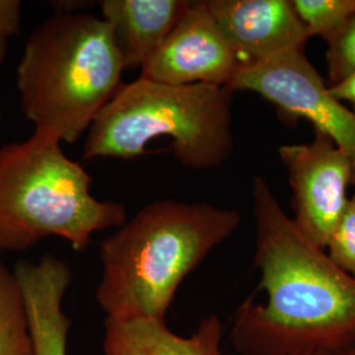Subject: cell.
<instances>
[{"mask_svg": "<svg viewBox=\"0 0 355 355\" xmlns=\"http://www.w3.org/2000/svg\"><path fill=\"white\" fill-rule=\"evenodd\" d=\"M223 322L204 318L190 336H179L166 324L132 320H104V355H224Z\"/></svg>", "mask_w": 355, "mask_h": 355, "instance_id": "obj_12", "label": "cell"}, {"mask_svg": "<svg viewBox=\"0 0 355 355\" xmlns=\"http://www.w3.org/2000/svg\"><path fill=\"white\" fill-rule=\"evenodd\" d=\"M252 199L254 266L266 300L252 296L237 308L230 330L237 355L354 349V278L305 239L261 175L254 177Z\"/></svg>", "mask_w": 355, "mask_h": 355, "instance_id": "obj_1", "label": "cell"}, {"mask_svg": "<svg viewBox=\"0 0 355 355\" xmlns=\"http://www.w3.org/2000/svg\"><path fill=\"white\" fill-rule=\"evenodd\" d=\"M7 49H8V38L0 36V67H1V64H3L4 60H6Z\"/></svg>", "mask_w": 355, "mask_h": 355, "instance_id": "obj_19", "label": "cell"}, {"mask_svg": "<svg viewBox=\"0 0 355 355\" xmlns=\"http://www.w3.org/2000/svg\"><path fill=\"white\" fill-rule=\"evenodd\" d=\"M327 46V83L331 87L355 73V13Z\"/></svg>", "mask_w": 355, "mask_h": 355, "instance_id": "obj_15", "label": "cell"}, {"mask_svg": "<svg viewBox=\"0 0 355 355\" xmlns=\"http://www.w3.org/2000/svg\"><path fill=\"white\" fill-rule=\"evenodd\" d=\"M242 67L239 53L203 0L191 1L177 26L141 69L140 76L173 86L229 87Z\"/></svg>", "mask_w": 355, "mask_h": 355, "instance_id": "obj_8", "label": "cell"}, {"mask_svg": "<svg viewBox=\"0 0 355 355\" xmlns=\"http://www.w3.org/2000/svg\"><path fill=\"white\" fill-rule=\"evenodd\" d=\"M292 192L293 224L305 239L327 249L350 198L355 165L328 136L278 149Z\"/></svg>", "mask_w": 355, "mask_h": 355, "instance_id": "obj_7", "label": "cell"}, {"mask_svg": "<svg viewBox=\"0 0 355 355\" xmlns=\"http://www.w3.org/2000/svg\"><path fill=\"white\" fill-rule=\"evenodd\" d=\"M236 209L209 203L148 204L107 236L96 302L105 318L166 324L178 288L240 228Z\"/></svg>", "mask_w": 355, "mask_h": 355, "instance_id": "obj_2", "label": "cell"}, {"mask_svg": "<svg viewBox=\"0 0 355 355\" xmlns=\"http://www.w3.org/2000/svg\"><path fill=\"white\" fill-rule=\"evenodd\" d=\"M0 355H33L23 296L13 270L0 261Z\"/></svg>", "mask_w": 355, "mask_h": 355, "instance_id": "obj_13", "label": "cell"}, {"mask_svg": "<svg viewBox=\"0 0 355 355\" xmlns=\"http://www.w3.org/2000/svg\"><path fill=\"white\" fill-rule=\"evenodd\" d=\"M234 91L214 85L173 86L139 76L123 83L87 132L85 159H136L148 144L171 140L170 152L191 170L224 165L234 149Z\"/></svg>", "mask_w": 355, "mask_h": 355, "instance_id": "obj_4", "label": "cell"}, {"mask_svg": "<svg viewBox=\"0 0 355 355\" xmlns=\"http://www.w3.org/2000/svg\"><path fill=\"white\" fill-rule=\"evenodd\" d=\"M311 37H334L355 13V0H290Z\"/></svg>", "mask_w": 355, "mask_h": 355, "instance_id": "obj_14", "label": "cell"}, {"mask_svg": "<svg viewBox=\"0 0 355 355\" xmlns=\"http://www.w3.org/2000/svg\"><path fill=\"white\" fill-rule=\"evenodd\" d=\"M21 1L0 0V36L8 38L20 33Z\"/></svg>", "mask_w": 355, "mask_h": 355, "instance_id": "obj_17", "label": "cell"}, {"mask_svg": "<svg viewBox=\"0 0 355 355\" xmlns=\"http://www.w3.org/2000/svg\"><path fill=\"white\" fill-rule=\"evenodd\" d=\"M124 66L102 17L55 13L28 37L16 69L35 132L74 144L121 87Z\"/></svg>", "mask_w": 355, "mask_h": 355, "instance_id": "obj_3", "label": "cell"}, {"mask_svg": "<svg viewBox=\"0 0 355 355\" xmlns=\"http://www.w3.org/2000/svg\"><path fill=\"white\" fill-rule=\"evenodd\" d=\"M0 124H1V110H0Z\"/></svg>", "mask_w": 355, "mask_h": 355, "instance_id": "obj_21", "label": "cell"}, {"mask_svg": "<svg viewBox=\"0 0 355 355\" xmlns=\"http://www.w3.org/2000/svg\"><path fill=\"white\" fill-rule=\"evenodd\" d=\"M229 89L257 94L284 120L303 119L315 133L328 136L355 165V114L331 94L305 49L243 66Z\"/></svg>", "mask_w": 355, "mask_h": 355, "instance_id": "obj_6", "label": "cell"}, {"mask_svg": "<svg viewBox=\"0 0 355 355\" xmlns=\"http://www.w3.org/2000/svg\"><path fill=\"white\" fill-rule=\"evenodd\" d=\"M13 274L23 296L33 355H67L71 321L64 313V299L73 282L67 262L49 254L37 263L19 261Z\"/></svg>", "mask_w": 355, "mask_h": 355, "instance_id": "obj_10", "label": "cell"}, {"mask_svg": "<svg viewBox=\"0 0 355 355\" xmlns=\"http://www.w3.org/2000/svg\"><path fill=\"white\" fill-rule=\"evenodd\" d=\"M186 0H103L108 26L124 70L142 69L187 11Z\"/></svg>", "mask_w": 355, "mask_h": 355, "instance_id": "obj_11", "label": "cell"}, {"mask_svg": "<svg viewBox=\"0 0 355 355\" xmlns=\"http://www.w3.org/2000/svg\"><path fill=\"white\" fill-rule=\"evenodd\" d=\"M329 89L338 101H341L343 104L347 103L350 110L355 114V73Z\"/></svg>", "mask_w": 355, "mask_h": 355, "instance_id": "obj_18", "label": "cell"}, {"mask_svg": "<svg viewBox=\"0 0 355 355\" xmlns=\"http://www.w3.org/2000/svg\"><path fill=\"white\" fill-rule=\"evenodd\" d=\"M207 6L243 66L305 49L311 38L290 0H207Z\"/></svg>", "mask_w": 355, "mask_h": 355, "instance_id": "obj_9", "label": "cell"}, {"mask_svg": "<svg viewBox=\"0 0 355 355\" xmlns=\"http://www.w3.org/2000/svg\"><path fill=\"white\" fill-rule=\"evenodd\" d=\"M305 355H355V347L354 349H350V350H345V352H338V353H320V354Z\"/></svg>", "mask_w": 355, "mask_h": 355, "instance_id": "obj_20", "label": "cell"}, {"mask_svg": "<svg viewBox=\"0 0 355 355\" xmlns=\"http://www.w3.org/2000/svg\"><path fill=\"white\" fill-rule=\"evenodd\" d=\"M353 187L354 191L347 200L325 250L343 271L355 279V173Z\"/></svg>", "mask_w": 355, "mask_h": 355, "instance_id": "obj_16", "label": "cell"}, {"mask_svg": "<svg viewBox=\"0 0 355 355\" xmlns=\"http://www.w3.org/2000/svg\"><path fill=\"white\" fill-rule=\"evenodd\" d=\"M92 178L70 159L61 142L33 132L26 141L0 149V254L26 252L58 237L76 252L94 234L119 228L125 205L96 199Z\"/></svg>", "mask_w": 355, "mask_h": 355, "instance_id": "obj_5", "label": "cell"}]
</instances>
